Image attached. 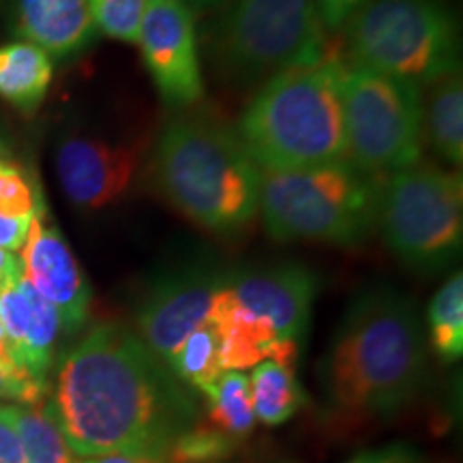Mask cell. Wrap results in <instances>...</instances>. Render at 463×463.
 <instances>
[{"label":"cell","mask_w":463,"mask_h":463,"mask_svg":"<svg viewBox=\"0 0 463 463\" xmlns=\"http://www.w3.org/2000/svg\"><path fill=\"white\" fill-rule=\"evenodd\" d=\"M45 389H48L45 382H39L24 372H15V369H7L0 364V399L34 405L43 402Z\"/></svg>","instance_id":"484cf974"},{"label":"cell","mask_w":463,"mask_h":463,"mask_svg":"<svg viewBox=\"0 0 463 463\" xmlns=\"http://www.w3.org/2000/svg\"><path fill=\"white\" fill-rule=\"evenodd\" d=\"M378 223L399 262L416 273H439L461 253V176L431 164L391 174L380 191Z\"/></svg>","instance_id":"ba28073f"},{"label":"cell","mask_w":463,"mask_h":463,"mask_svg":"<svg viewBox=\"0 0 463 463\" xmlns=\"http://www.w3.org/2000/svg\"><path fill=\"white\" fill-rule=\"evenodd\" d=\"M170 372L183 382L184 386L200 391L202 395L215 384V380L223 373L222 350H219V333L215 324H202L172 358Z\"/></svg>","instance_id":"44dd1931"},{"label":"cell","mask_w":463,"mask_h":463,"mask_svg":"<svg viewBox=\"0 0 463 463\" xmlns=\"http://www.w3.org/2000/svg\"><path fill=\"white\" fill-rule=\"evenodd\" d=\"M140 140H108L99 136L62 137L56 148V172L71 204L101 211L129 195L144 165Z\"/></svg>","instance_id":"7c38bea8"},{"label":"cell","mask_w":463,"mask_h":463,"mask_svg":"<svg viewBox=\"0 0 463 463\" xmlns=\"http://www.w3.org/2000/svg\"><path fill=\"white\" fill-rule=\"evenodd\" d=\"M225 279L228 273L200 264L164 275L148 288L137 307V337L170 367L189 335L211 322Z\"/></svg>","instance_id":"30bf717a"},{"label":"cell","mask_w":463,"mask_h":463,"mask_svg":"<svg viewBox=\"0 0 463 463\" xmlns=\"http://www.w3.org/2000/svg\"><path fill=\"white\" fill-rule=\"evenodd\" d=\"M11 414L28 463H75L73 450L69 449L48 403H15L11 405Z\"/></svg>","instance_id":"d6986e66"},{"label":"cell","mask_w":463,"mask_h":463,"mask_svg":"<svg viewBox=\"0 0 463 463\" xmlns=\"http://www.w3.org/2000/svg\"><path fill=\"white\" fill-rule=\"evenodd\" d=\"M422 131L431 148L449 161H463V82L461 69L431 84L427 101H422Z\"/></svg>","instance_id":"e0dca14e"},{"label":"cell","mask_w":463,"mask_h":463,"mask_svg":"<svg viewBox=\"0 0 463 463\" xmlns=\"http://www.w3.org/2000/svg\"><path fill=\"white\" fill-rule=\"evenodd\" d=\"M42 211L45 202L34 174L0 148V215L33 219Z\"/></svg>","instance_id":"603a6c76"},{"label":"cell","mask_w":463,"mask_h":463,"mask_svg":"<svg viewBox=\"0 0 463 463\" xmlns=\"http://www.w3.org/2000/svg\"><path fill=\"white\" fill-rule=\"evenodd\" d=\"M422 89L364 67H345V159L375 178L419 164L425 144Z\"/></svg>","instance_id":"9c48e42d"},{"label":"cell","mask_w":463,"mask_h":463,"mask_svg":"<svg viewBox=\"0 0 463 463\" xmlns=\"http://www.w3.org/2000/svg\"><path fill=\"white\" fill-rule=\"evenodd\" d=\"M150 0H90L97 31L125 43H136Z\"/></svg>","instance_id":"cb8c5ba5"},{"label":"cell","mask_w":463,"mask_h":463,"mask_svg":"<svg viewBox=\"0 0 463 463\" xmlns=\"http://www.w3.org/2000/svg\"><path fill=\"white\" fill-rule=\"evenodd\" d=\"M347 463H420L416 457L410 453L408 449L402 447H391V449H382V450H373V453H364L354 457L352 461Z\"/></svg>","instance_id":"f546056e"},{"label":"cell","mask_w":463,"mask_h":463,"mask_svg":"<svg viewBox=\"0 0 463 463\" xmlns=\"http://www.w3.org/2000/svg\"><path fill=\"white\" fill-rule=\"evenodd\" d=\"M22 279V264L15 253L0 249V289Z\"/></svg>","instance_id":"4dcf8cb0"},{"label":"cell","mask_w":463,"mask_h":463,"mask_svg":"<svg viewBox=\"0 0 463 463\" xmlns=\"http://www.w3.org/2000/svg\"><path fill=\"white\" fill-rule=\"evenodd\" d=\"M324 31H341L369 0H314Z\"/></svg>","instance_id":"4316f807"},{"label":"cell","mask_w":463,"mask_h":463,"mask_svg":"<svg viewBox=\"0 0 463 463\" xmlns=\"http://www.w3.org/2000/svg\"><path fill=\"white\" fill-rule=\"evenodd\" d=\"M52 58L31 42H15L0 48V99L31 114L42 106L50 89Z\"/></svg>","instance_id":"2e32d148"},{"label":"cell","mask_w":463,"mask_h":463,"mask_svg":"<svg viewBox=\"0 0 463 463\" xmlns=\"http://www.w3.org/2000/svg\"><path fill=\"white\" fill-rule=\"evenodd\" d=\"M430 341L442 361H457L463 354V275L455 273L431 298Z\"/></svg>","instance_id":"7402d4cb"},{"label":"cell","mask_w":463,"mask_h":463,"mask_svg":"<svg viewBox=\"0 0 463 463\" xmlns=\"http://www.w3.org/2000/svg\"><path fill=\"white\" fill-rule=\"evenodd\" d=\"M0 463H28L11 405H0Z\"/></svg>","instance_id":"83f0119b"},{"label":"cell","mask_w":463,"mask_h":463,"mask_svg":"<svg viewBox=\"0 0 463 463\" xmlns=\"http://www.w3.org/2000/svg\"><path fill=\"white\" fill-rule=\"evenodd\" d=\"M211 410V422L232 439L247 436L253 430L256 412H253L251 386L242 372H223L215 384L204 392Z\"/></svg>","instance_id":"ffe728a7"},{"label":"cell","mask_w":463,"mask_h":463,"mask_svg":"<svg viewBox=\"0 0 463 463\" xmlns=\"http://www.w3.org/2000/svg\"><path fill=\"white\" fill-rule=\"evenodd\" d=\"M425 367V335L414 303L378 286L347 307L322 358L320 380L335 412L373 419L412 402Z\"/></svg>","instance_id":"7a4b0ae2"},{"label":"cell","mask_w":463,"mask_h":463,"mask_svg":"<svg viewBox=\"0 0 463 463\" xmlns=\"http://www.w3.org/2000/svg\"><path fill=\"white\" fill-rule=\"evenodd\" d=\"M17 31L56 58L80 54L99 37L90 0H17Z\"/></svg>","instance_id":"9a60e30c"},{"label":"cell","mask_w":463,"mask_h":463,"mask_svg":"<svg viewBox=\"0 0 463 463\" xmlns=\"http://www.w3.org/2000/svg\"><path fill=\"white\" fill-rule=\"evenodd\" d=\"M48 408L73 455L167 459L195 422V402L123 324L90 328L61 358Z\"/></svg>","instance_id":"6da1fadb"},{"label":"cell","mask_w":463,"mask_h":463,"mask_svg":"<svg viewBox=\"0 0 463 463\" xmlns=\"http://www.w3.org/2000/svg\"><path fill=\"white\" fill-rule=\"evenodd\" d=\"M213 65L234 86L264 84L328 56L314 0H236L211 43Z\"/></svg>","instance_id":"52a82bcc"},{"label":"cell","mask_w":463,"mask_h":463,"mask_svg":"<svg viewBox=\"0 0 463 463\" xmlns=\"http://www.w3.org/2000/svg\"><path fill=\"white\" fill-rule=\"evenodd\" d=\"M20 251L22 277L54 307L69 333L82 328L92 300L89 279L65 236L52 223L48 211L31 219L26 242Z\"/></svg>","instance_id":"5bb4252c"},{"label":"cell","mask_w":463,"mask_h":463,"mask_svg":"<svg viewBox=\"0 0 463 463\" xmlns=\"http://www.w3.org/2000/svg\"><path fill=\"white\" fill-rule=\"evenodd\" d=\"M234 439L215 427H191L172 444L167 459L172 463H211L232 453Z\"/></svg>","instance_id":"d4e9b609"},{"label":"cell","mask_w":463,"mask_h":463,"mask_svg":"<svg viewBox=\"0 0 463 463\" xmlns=\"http://www.w3.org/2000/svg\"><path fill=\"white\" fill-rule=\"evenodd\" d=\"M82 463H167V459H155V457H140V455H101L89 457Z\"/></svg>","instance_id":"1f68e13d"},{"label":"cell","mask_w":463,"mask_h":463,"mask_svg":"<svg viewBox=\"0 0 463 463\" xmlns=\"http://www.w3.org/2000/svg\"><path fill=\"white\" fill-rule=\"evenodd\" d=\"M28 228H31V219L0 215V249L11 253L20 251L26 242Z\"/></svg>","instance_id":"f1b7e54d"},{"label":"cell","mask_w":463,"mask_h":463,"mask_svg":"<svg viewBox=\"0 0 463 463\" xmlns=\"http://www.w3.org/2000/svg\"><path fill=\"white\" fill-rule=\"evenodd\" d=\"M159 97L172 108H189L204 97L194 11L183 0H150L137 42Z\"/></svg>","instance_id":"8fae6325"},{"label":"cell","mask_w":463,"mask_h":463,"mask_svg":"<svg viewBox=\"0 0 463 463\" xmlns=\"http://www.w3.org/2000/svg\"><path fill=\"white\" fill-rule=\"evenodd\" d=\"M249 386H251L253 412L264 425H281L289 416L297 414L303 403V391L297 382V367L270 361V358L253 367Z\"/></svg>","instance_id":"ac0fdd59"},{"label":"cell","mask_w":463,"mask_h":463,"mask_svg":"<svg viewBox=\"0 0 463 463\" xmlns=\"http://www.w3.org/2000/svg\"><path fill=\"white\" fill-rule=\"evenodd\" d=\"M153 176L161 195L215 234H234L260 211V170L236 131L195 116H178L153 150Z\"/></svg>","instance_id":"3957f363"},{"label":"cell","mask_w":463,"mask_h":463,"mask_svg":"<svg viewBox=\"0 0 463 463\" xmlns=\"http://www.w3.org/2000/svg\"><path fill=\"white\" fill-rule=\"evenodd\" d=\"M380 178L350 159L305 170H262L260 211L273 241L358 245L378 225Z\"/></svg>","instance_id":"5b68a950"},{"label":"cell","mask_w":463,"mask_h":463,"mask_svg":"<svg viewBox=\"0 0 463 463\" xmlns=\"http://www.w3.org/2000/svg\"><path fill=\"white\" fill-rule=\"evenodd\" d=\"M345 65L324 56L260 86L236 136L260 170H305L345 159Z\"/></svg>","instance_id":"277c9868"},{"label":"cell","mask_w":463,"mask_h":463,"mask_svg":"<svg viewBox=\"0 0 463 463\" xmlns=\"http://www.w3.org/2000/svg\"><path fill=\"white\" fill-rule=\"evenodd\" d=\"M341 31L352 65L419 89L459 69V26L442 0H369Z\"/></svg>","instance_id":"8992f818"},{"label":"cell","mask_w":463,"mask_h":463,"mask_svg":"<svg viewBox=\"0 0 463 463\" xmlns=\"http://www.w3.org/2000/svg\"><path fill=\"white\" fill-rule=\"evenodd\" d=\"M183 3L189 5V7H200V9H204V7H213V5L223 3V0H183Z\"/></svg>","instance_id":"d6a6232c"},{"label":"cell","mask_w":463,"mask_h":463,"mask_svg":"<svg viewBox=\"0 0 463 463\" xmlns=\"http://www.w3.org/2000/svg\"><path fill=\"white\" fill-rule=\"evenodd\" d=\"M228 292L249 316L269 326L277 339L298 341L311 320L317 277L298 262L228 273Z\"/></svg>","instance_id":"4fadbf2b"}]
</instances>
